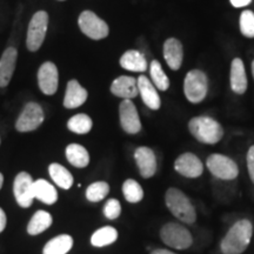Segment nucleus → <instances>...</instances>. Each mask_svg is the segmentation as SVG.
I'll list each match as a JSON object with an SVG mask.
<instances>
[{"instance_id":"412c9836","label":"nucleus","mask_w":254,"mask_h":254,"mask_svg":"<svg viewBox=\"0 0 254 254\" xmlns=\"http://www.w3.org/2000/svg\"><path fill=\"white\" fill-rule=\"evenodd\" d=\"M120 66L131 72H145L147 69V60L139 51L129 50L120 58Z\"/></svg>"},{"instance_id":"dca6fc26","label":"nucleus","mask_w":254,"mask_h":254,"mask_svg":"<svg viewBox=\"0 0 254 254\" xmlns=\"http://www.w3.org/2000/svg\"><path fill=\"white\" fill-rule=\"evenodd\" d=\"M164 58L168 67L173 71H178L182 67L184 59L183 45L176 38H168L164 44Z\"/></svg>"},{"instance_id":"f257e3e1","label":"nucleus","mask_w":254,"mask_h":254,"mask_svg":"<svg viewBox=\"0 0 254 254\" xmlns=\"http://www.w3.org/2000/svg\"><path fill=\"white\" fill-rule=\"evenodd\" d=\"M253 234V225L249 219H241L232 226L222 238L220 250L222 254H241L249 247Z\"/></svg>"},{"instance_id":"0eeeda50","label":"nucleus","mask_w":254,"mask_h":254,"mask_svg":"<svg viewBox=\"0 0 254 254\" xmlns=\"http://www.w3.org/2000/svg\"><path fill=\"white\" fill-rule=\"evenodd\" d=\"M206 166L215 178L221 180H234L239 176L236 161L224 154H211L206 160Z\"/></svg>"},{"instance_id":"cd10ccee","label":"nucleus","mask_w":254,"mask_h":254,"mask_svg":"<svg viewBox=\"0 0 254 254\" xmlns=\"http://www.w3.org/2000/svg\"><path fill=\"white\" fill-rule=\"evenodd\" d=\"M92 126H93L92 119L87 114L84 113L72 117L67 123V128L73 133H77V134H87L92 129Z\"/></svg>"},{"instance_id":"e433bc0d","label":"nucleus","mask_w":254,"mask_h":254,"mask_svg":"<svg viewBox=\"0 0 254 254\" xmlns=\"http://www.w3.org/2000/svg\"><path fill=\"white\" fill-rule=\"evenodd\" d=\"M151 254H177V253H174V252H172V251H170V250L157 249V250L152 251Z\"/></svg>"},{"instance_id":"f8f14e48","label":"nucleus","mask_w":254,"mask_h":254,"mask_svg":"<svg viewBox=\"0 0 254 254\" xmlns=\"http://www.w3.org/2000/svg\"><path fill=\"white\" fill-rule=\"evenodd\" d=\"M174 170L180 176L194 179V178L201 176L204 172V165L195 154L187 152V153H183L176 159Z\"/></svg>"},{"instance_id":"4468645a","label":"nucleus","mask_w":254,"mask_h":254,"mask_svg":"<svg viewBox=\"0 0 254 254\" xmlns=\"http://www.w3.org/2000/svg\"><path fill=\"white\" fill-rule=\"evenodd\" d=\"M134 159L136 166L139 168V173L142 178L148 179V178L153 177L157 172V157H155L154 152L150 147H138L134 152Z\"/></svg>"},{"instance_id":"ddd939ff","label":"nucleus","mask_w":254,"mask_h":254,"mask_svg":"<svg viewBox=\"0 0 254 254\" xmlns=\"http://www.w3.org/2000/svg\"><path fill=\"white\" fill-rule=\"evenodd\" d=\"M38 84L44 94L52 95L58 90L59 74L58 68L53 63L46 62L40 66L38 71Z\"/></svg>"},{"instance_id":"6ab92c4d","label":"nucleus","mask_w":254,"mask_h":254,"mask_svg":"<svg viewBox=\"0 0 254 254\" xmlns=\"http://www.w3.org/2000/svg\"><path fill=\"white\" fill-rule=\"evenodd\" d=\"M87 100V91L77 80H69L66 88L64 106L66 109H77Z\"/></svg>"},{"instance_id":"aec40b11","label":"nucleus","mask_w":254,"mask_h":254,"mask_svg":"<svg viewBox=\"0 0 254 254\" xmlns=\"http://www.w3.org/2000/svg\"><path fill=\"white\" fill-rule=\"evenodd\" d=\"M231 88L234 93L244 94L247 90V75L245 65L240 58L233 59L231 65Z\"/></svg>"},{"instance_id":"473e14b6","label":"nucleus","mask_w":254,"mask_h":254,"mask_svg":"<svg viewBox=\"0 0 254 254\" xmlns=\"http://www.w3.org/2000/svg\"><path fill=\"white\" fill-rule=\"evenodd\" d=\"M122 214V205L117 199L107 200L104 206V215L110 220H114Z\"/></svg>"},{"instance_id":"c756f323","label":"nucleus","mask_w":254,"mask_h":254,"mask_svg":"<svg viewBox=\"0 0 254 254\" xmlns=\"http://www.w3.org/2000/svg\"><path fill=\"white\" fill-rule=\"evenodd\" d=\"M123 193L125 199L131 204H136L144 198V190L134 179H127L123 184Z\"/></svg>"},{"instance_id":"5701e85b","label":"nucleus","mask_w":254,"mask_h":254,"mask_svg":"<svg viewBox=\"0 0 254 254\" xmlns=\"http://www.w3.org/2000/svg\"><path fill=\"white\" fill-rule=\"evenodd\" d=\"M66 158L72 166L84 168L90 164V154L84 146L71 144L66 147Z\"/></svg>"},{"instance_id":"4be33fe9","label":"nucleus","mask_w":254,"mask_h":254,"mask_svg":"<svg viewBox=\"0 0 254 254\" xmlns=\"http://www.w3.org/2000/svg\"><path fill=\"white\" fill-rule=\"evenodd\" d=\"M34 199L40 200L46 205H53L58 200V192L49 182L44 179H38L33 183Z\"/></svg>"},{"instance_id":"a211bd4d","label":"nucleus","mask_w":254,"mask_h":254,"mask_svg":"<svg viewBox=\"0 0 254 254\" xmlns=\"http://www.w3.org/2000/svg\"><path fill=\"white\" fill-rule=\"evenodd\" d=\"M18 52L14 47H8L0 59V87H6L11 81L17 64Z\"/></svg>"},{"instance_id":"2f4dec72","label":"nucleus","mask_w":254,"mask_h":254,"mask_svg":"<svg viewBox=\"0 0 254 254\" xmlns=\"http://www.w3.org/2000/svg\"><path fill=\"white\" fill-rule=\"evenodd\" d=\"M240 31L247 38H254V13L252 11H244L240 15Z\"/></svg>"},{"instance_id":"1a4fd4ad","label":"nucleus","mask_w":254,"mask_h":254,"mask_svg":"<svg viewBox=\"0 0 254 254\" xmlns=\"http://www.w3.org/2000/svg\"><path fill=\"white\" fill-rule=\"evenodd\" d=\"M45 116L41 106L37 103H28L25 105L23 112L15 122V128L19 132H31L37 129L44 123Z\"/></svg>"},{"instance_id":"b1692460","label":"nucleus","mask_w":254,"mask_h":254,"mask_svg":"<svg viewBox=\"0 0 254 254\" xmlns=\"http://www.w3.org/2000/svg\"><path fill=\"white\" fill-rule=\"evenodd\" d=\"M73 246V239L68 234H62L46 244L43 254H66Z\"/></svg>"},{"instance_id":"bb28decb","label":"nucleus","mask_w":254,"mask_h":254,"mask_svg":"<svg viewBox=\"0 0 254 254\" xmlns=\"http://www.w3.org/2000/svg\"><path fill=\"white\" fill-rule=\"evenodd\" d=\"M49 172L53 182H55L56 185H58L60 189H71V186L73 185V177L72 174L69 173L67 168L62 166L60 164L53 163L50 165Z\"/></svg>"},{"instance_id":"58836bf2","label":"nucleus","mask_w":254,"mask_h":254,"mask_svg":"<svg viewBox=\"0 0 254 254\" xmlns=\"http://www.w3.org/2000/svg\"><path fill=\"white\" fill-rule=\"evenodd\" d=\"M252 74H253V78H254V60L252 63Z\"/></svg>"},{"instance_id":"9d476101","label":"nucleus","mask_w":254,"mask_h":254,"mask_svg":"<svg viewBox=\"0 0 254 254\" xmlns=\"http://www.w3.org/2000/svg\"><path fill=\"white\" fill-rule=\"evenodd\" d=\"M119 118L120 125L123 129L128 134H136L140 132L141 123L139 118L138 110H136L135 105L132 103L129 99H125L122 101L119 106Z\"/></svg>"},{"instance_id":"393cba45","label":"nucleus","mask_w":254,"mask_h":254,"mask_svg":"<svg viewBox=\"0 0 254 254\" xmlns=\"http://www.w3.org/2000/svg\"><path fill=\"white\" fill-rule=\"evenodd\" d=\"M51 225H52V217L49 212L38 211L28 222L27 233L30 236H38V234L46 231Z\"/></svg>"},{"instance_id":"c9c22d12","label":"nucleus","mask_w":254,"mask_h":254,"mask_svg":"<svg viewBox=\"0 0 254 254\" xmlns=\"http://www.w3.org/2000/svg\"><path fill=\"white\" fill-rule=\"evenodd\" d=\"M6 214H5V212L2 211V208L0 207V233H1L2 231L5 230V227H6Z\"/></svg>"},{"instance_id":"39448f33","label":"nucleus","mask_w":254,"mask_h":254,"mask_svg":"<svg viewBox=\"0 0 254 254\" xmlns=\"http://www.w3.org/2000/svg\"><path fill=\"white\" fill-rule=\"evenodd\" d=\"M184 92L190 103H201L208 92L207 75L200 69H193L187 73L184 81Z\"/></svg>"},{"instance_id":"7c9ffc66","label":"nucleus","mask_w":254,"mask_h":254,"mask_svg":"<svg viewBox=\"0 0 254 254\" xmlns=\"http://www.w3.org/2000/svg\"><path fill=\"white\" fill-rule=\"evenodd\" d=\"M110 193L109 184L105 182H95L86 190V199L91 202H99L106 198Z\"/></svg>"},{"instance_id":"f704fd0d","label":"nucleus","mask_w":254,"mask_h":254,"mask_svg":"<svg viewBox=\"0 0 254 254\" xmlns=\"http://www.w3.org/2000/svg\"><path fill=\"white\" fill-rule=\"evenodd\" d=\"M252 0H231V4L234 7L239 8V7H245V6H249Z\"/></svg>"},{"instance_id":"c85d7f7f","label":"nucleus","mask_w":254,"mask_h":254,"mask_svg":"<svg viewBox=\"0 0 254 254\" xmlns=\"http://www.w3.org/2000/svg\"><path fill=\"white\" fill-rule=\"evenodd\" d=\"M150 74L151 79L155 88L160 91H166L170 87V79L167 78L166 73L164 72L161 64L158 60H153L150 66Z\"/></svg>"},{"instance_id":"2eb2a0df","label":"nucleus","mask_w":254,"mask_h":254,"mask_svg":"<svg viewBox=\"0 0 254 254\" xmlns=\"http://www.w3.org/2000/svg\"><path fill=\"white\" fill-rule=\"evenodd\" d=\"M136 84H138L139 94L141 95V99L146 106L153 111L160 109L161 99L159 97L158 91L153 85V82H151L150 79L145 77V75H140V77L136 79Z\"/></svg>"},{"instance_id":"f3484780","label":"nucleus","mask_w":254,"mask_h":254,"mask_svg":"<svg viewBox=\"0 0 254 254\" xmlns=\"http://www.w3.org/2000/svg\"><path fill=\"white\" fill-rule=\"evenodd\" d=\"M111 92L116 97L123 98L124 100H131L139 94L136 79L133 77H127V75H122V77L117 78L112 82V85H111Z\"/></svg>"},{"instance_id":"6e6552de","label":"nucleus","mask_w":254,"mask_h":254,"mask_svg":"<svg viewBox=\"0 0 254 254\" xmlns=\"http://www.w3.org/2000/svg\"><path fill=\"white\" fill-rule=\"evenodd\" d=\"M78 24L82 33L93 40L104 39L109 36V25L92 11L82 12L79 15Z\"/></svg>"},{"instance_id":"a878e982","label":"nucleus","mask_w":254,"mask_h":254,"mask_svg":"<svg viewBox=\"0 0 254 254\" xmlns=\"http://www.w3.org/2000/svg\"><path fill=\"white\" fill-rule=\"evenodd\" d=\"M118 239V231L112 226H104L92 234L91 244L94 247H105L112 245Z\"/></svg>"},{"instance_id":"4c0bfd02","label":"nucleus","mask_w":254,"mask_h":254,"mask_svg":"<svg viewBox=\"0 0 254 254\" xmlns=\"http://www.w3.org/2000/svg\"><path fill=\"white\" fill-rule=\"evenodd\" d=\"M2 183H4V177H2V174H1V173H0V190H1Z\"/></svg>"},{"instance_id":"9b49d317","label":"nucleus","mask_w":254,"mask_h":254,"mask_svg":"<svg viewBox=\"0 0 254 254\" xmlns=\"http://www.w3.org/2000/svg\"><path fill=\"white\" fill-rule=\"evenodd\" d=\"M33 179L27 172H20L15 177L13 192L15 200L23 208L30 207L34 200Z\"/></svg>"},{"instance_id":"72a5a7b5","label":"nucleus","mask_w":254,"mask_h":254,"mask_svg":"<svg viewBox=\"0 0 254 254\" xmlns=\"http://www.w3.org/2000/svg\"><path fill=\"white\" fill-rule=\"evenodd\" d=\"M247 168H249L251 182L254 184V145L251 146L247 152Z\"/></svg>"},{"instance_id":"20e7f679","label":"nucleus","mask_w":254,"mask_h":254,"mask_svg":"<svg viewBox=\"0 0 254 254\" xmlns=\"http://www.w3.org/2000/svg\"><path fill=\"white\" fill-rule=\"evenodd\" d=\"M160 238L165 245L174 250H186L192 246L193 237L185 226L178 222H167L160 230Z\"/></svg>"},{"instance_id":"f03ea898","label":"nucleus","mask_w":254,"mask_h":254,"mask_svg":"<svg viewBox=\"0 0 254 254\" xmlns=\"http://www.w3.org/2000/svg\"><path fill=\"white\" fill-rule=\"evenodd\" d=\"M165 202L168 211L177 219L184 224H194L196 220L195 208L183 190L177 187H170L165 194Z\"/></svg>"},{"instance_id":"423d86ee","label":"nucleus","mask_w":254,"mask_h":254,"mask_svg":"<svg viewBox=\"0 0 254 254\" xmlns=\"http://www.w3.org/2000/svg\"><path fill=\"white\" fill-rule=\"evenodd\" d=\"M49 26V14L45 11H38L33 14L28 25L26 46L31 52H36L43 45Z\"/></svg>"},{"instance_id":"7ed1b4c3","label":"nucleus","mask_w":254,"mask_h":254,"mask_svg":"<svg viewBox=\"0 0 254 254\" xmlns=\"http://www.w3.org/2000/svg\"><path fill=\"white\" fill-rule=\"evenodd\" d=\"M189 129L196 140L207 145L217 144L224 136L222 126L217 120L207 116H200L190 119Z\"/></svg>"}]
</instances>
